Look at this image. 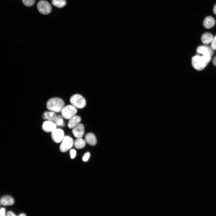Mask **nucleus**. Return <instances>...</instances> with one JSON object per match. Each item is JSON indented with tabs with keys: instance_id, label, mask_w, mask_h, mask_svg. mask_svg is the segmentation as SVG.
Returning <instances> with one entry per match:
<instances>
[{
	"instance_id": "obj_3",
	"label": "nucleus",
	"mask_w": 216,
	"mask_h": 216,
	"mask_svg": "<svg viewBox=\"0 0 216 216\" xmlns=\"http://www.w3.org/2000/svg\"><path fill=\"white\" fill-rule=\"evenodd\" d=\"M71 104L76 108L82 109L85 107L86 103L85 98L78 94L72 95L70 99Z\"/></svg>"
},
{
	"instance_id": "obj_27",
	"label": "nucleus",
	"mask_w": 216,
	"mask_h": 216,
	"mask_svg": "<svg viewBox=\"0 0 216 216\" xmlns=\"http://www.w3.org/2000/svg\"><path fill=\"white\" fill-rule=\"evenodd\" d=\"M213 12L216 15V4L215 5L213 8Z\"/></svg>"
},
{
	"instance_id": "obj_19",
	"label": "nucleus",
	"mask_w": 216,
	"mask_h": 216,
	"mask_svg": "<svg viewBox=\"0 0 216 216\" xmlns=\"http://www.w3.org/2000/svg\"><path fill=\"white\" fill-rule=\"evenodd\" d=\"M62 116L58 115L56 116L54 122L56 125L63 126L64 125V122Z\"/></svg>"
},
{
	"instance_id": "obj_10",
	"label": "nucleus",
	"mask_w": 216,
	"mask_h": 216,
	"mask_svg": "<svg viewBox=\"0 0 216 216\" xmlns=\"http://www.w3.org/2000/svg\"><path fill=\"white\" fill-rule=\"evenodd\" d=\"M56 125L53 122L49 120L45 121L42 125V129L47 132H52L56 128Z\"/></svg>"
},
{
	"instance_id": "obj_8",
	"label": "nucleus",
	"mask_w": 216,
	"mask_h": 216,
	"mask_svg": "<svg viewBox=\"0 0 216 216\" xmlns=\"http://www.w3.org/2000/svg\"><path fill=\"white\" fill-rule=\"evenodd\" d=\"M213 50L211 47L209 46H201L197 48V52L198 54L212 57L213 53Z\"/></svg>"
},
{
	"instance_id": "obj_12",
	"label": "nucleus",
	"mask_w": 216,
	"mask_h": 216,
	"mask_svg": "<svg viewBox=\"0 0 216 216\" xmlns=\"http://www.w3.org/2000/svg\"><path fill=\"white\" fill-rule=\"evenodd\" d=\"M215 23V21L213 18L211 16L206 17L203 22V25L206 28H210L213 27Z\"/></svg>"
},
{
	"instance_id": "obj_28",
	"label": "nucleus",
	"mask_w": 216,
	"mask_h": 216,
	"mask_svg": "<svg viewBox=\"0 0 216 216\" xmlns=\"http://www.w3.org/2000/svg\"><path fill=\"white\" fill-rule=\"evenodd\" d=\"M19 216H26V215L25 214L22 213V214H20V215H19Z\"/></svg>"
},
{
	"instance_id": "obj_21",
	"label": "nucleus",
	"mask_w": 216,
	"mask_h": 216,
	"mask_svg": "<svg viewBox=\"0 0 216 216\" xmlns=\"http://www.w3.org/2000/svg\"><path fill=\"white\" fill-rule=\"evenodd\" d=\"M211 47L213 50H216V35L213 38L211 42Z\"/></svg>"
},
{
	"instance_id": "obj_14",
	"label": "nucleus",
	"mask_w": 216,
	"mask_h": 216,
	"mask_svg": "<svg viewBox=\"0 0 216 216\" xmlns=\"http://www.w3.org/2000/svg\"><path fill=\"white\" fill-rule=\"evenodd\" d=\"M85 141L91 146H94L97 143V139L94 135L92 133H89L85 136Z\"/></svg>"
},
{
	"instance_id": "obj_4",
	"label": "nucleus",
	"mask_w": 216,
	"mask_h": 216,
	"mask_svg": "<svg viewBox=\"0 0 216 216\" xmlns=\"http://www.w3.org/2000/svg\"><path fill=\"white\" fill-rule=\"evenodd\" d=\"M61 112L63 118L66 119H70L76 115L77 110L76 108L72 105H69L64 106Z\"/></svg>"
},
{
	"instance_id": "obj_2",
	"label": "nucleus",
	"mask_w": 216,
	"mask_h": 216,
	"mask_svg": "<svg viewBox=\"0 0 216 216\" xmlns=\"http://www.w3.org/2000/svg\"><path fill=\"white\" fill-rule=\"evenodd\" d=\"M64 106V103L61 98H54L50 99L46 104V107L49 110L54 112H61Z\"/></svg>"
},
{
	"instance_id": "obj_1",
	"label": "nucleus",
	"mask_w": 216,
	"mask_h": 216,
	"mask_svg": "<svg viewBox=\"0 0 216 216\" xmlns=\"http://www.w3.org/2000/svg\"><path fill=\"white\" fill-rule=\"evenodd\" d=\"M211 57L196 55L192 59L193 67L196 70H203L210 62Z\"/></svg>"
},
{
	"instance_id": "obj_20",
	"label": "nucleus",
	"mask_w": 216,
	"mask_h": 216,
	"mask_svg": "<svg viewBox=\"0 0 216 216\" xmlns=\"http://www.w3.org/2000/svg\"><path fill=\"white\" fill-rule=\"evenodd\" d=\"M23 4L27 6H32L34 4L35 0H22Z\"/></svg>"
},
{
	"instance_id": "obj_25",
	"label": "nucleus",
	"mask_w": 216,
	"mask_h": 216,
	"mask_svg": "<svg viewBox=\"0 0 216 216\" xmlns=\"http://www.w3.org/2000/svg\"><path fill=\"white\" fill-rule=\"evenodd\" d=\"M7 215L8 216H15V215L12 212L9 211L8 212Z\"/></svg>"
},
{
	"instance_id": "obj_6",
	"label": "nucleus",
	"mask_w": 216,
	"mask_h": 216,
	"mask_svg": "<svg viewBox=\"0 0 216 216\" xmlns=\"http://www.w3.org/2000/svg\"><path fill=\"white\" fill-rule=\"evenodd\" d=\"M37 8L39 11L43 14H47L51 11L52 8L50 4L47 1L41 0L37 4Z\"/></svg>"
},
{
	"instance_id": "obj_22",
	"label": "nucleus",
	"mask_w": 216,
	"mask_h": 216,
	"mask_svg": "<svg viewBox=\"0 0 216 216\" xmlns=\"http://www.w3.org/2000/svg\"><path fill=\"white\" fill-rule=\"evenodd\" d=\"M90 156V154L89 153L87 152L83 156L82 158V160L84 161H87Z\"/></svg>"
},
{
	"instance_id": "obj_5",
	"label": "nucleus",
	"mask_w": 216,
	"mask_h": 216,
	"mask_svg": "<svg viewBox=\"0 0 216 216\" xmlns=\"http://www.w3.org/2000/svg\"><path fill=\"white\" fill-rule=\"evenodd\" d=\"M73 143V140L71 137L68 136H64L60 146V151L63 152L67 151L72 147Z\"/></svg>"
},
{
	"instance_id": "obj_11",
	"label": "nucleus",
	"mask_w": 216,
	"mask_h": 216,
	"mask_svg": "<svg viewBox=\"0 0 216 216\" xmlns=\"http://www.w3.org/2000/svg\"><path fill=\"white\" fill-rule=\"evenodd\" d=\"M69 119L68 127L70 129H73L81 121V118L80 116L75 115Z\"/></svg>"
},
{
	"instance_id": "obj_23",
	"label": "nucleus",
	"mask_w": 216,
	"mask_h": 216,
	"mask_svg": "<svg viewBox=\"0 0 216 216\" xmlns=\"http://www.w3.org/2000/svg\"><path fill=\"white\" fill-rule=\"evenodd\" d=\"M70 153L71 158L73 159L75 157L76 154V152L74 149H72L70 150Z\"/></svg>"
},
{
	"instance_id": "obj_16",
	"label": "nucleus",
	"mask_w": 216,
	"mask_h": 216,
	"mask_svg": "<svg viewBox=\"0 0 216 216\" xmlns=\"http://www.w3.org/2000/svg\"><path fill=\"white\" fill-rule=\"evenodd\" d=\"M55 112L51 111H46L44 113L42 118L45 119H47L49 121L54 122L56 117Z\"/></svg>"
},
{
	"instance_id": "obj_26",
	"label": "nucleus",
	"mask_w": 216,
	"mask_h": 216,
	"mask_svg": "<svg viewBox=\"0 0 216 216\" xmlns=\"http://www.w3.org/2000/svg\"><path fill=\"white\" fill-rule=\"evenodd\" d=\"M213 63L214 65L216 66V56H215L213 60Z\"/></svg>"
},
{
	"instance_id": "obj_18",
	"label": "nucleus",
	"mask_w": 216,
	"mask_h": 216,
	"mask_svg": "<svg viewBox=\"0 0 216 216\" xmlns=\"http://www.w3.org/2000/svg\"><path fill=\"white\" fill-rule=\"evenodd\" d=\"M52 3L57 7L61 8L65 5L66 2L65 0H52Z\"/></svg>"
},
{
	"instance_id": "obj_13",
	"label": "nucleus",
	"mask_w": 216,
	"mask_h": 216,
	"mask_svg": "<svg viewBox=\"0 0 216 216\" xmlns=\"http://www.w3.org/2000/svg\"><path fill=\"white\" fill-rule=\"evenodd\" d=\"M1 203L3 206H10L14 203L13 198L9 196H4L2 197L0 200Z\"/></svg>"
},
{
	"instance_id": "obj_17",
	"label": "nucleus",
	"mask_w": 216,
	"mask_h": 216,
	"mask_svg": "<svg viewBox=\"0 0 216 216\" xmlns=\"http://www.w3.org/2000/svg\"><path fill=\"white\" fill-rule=\"evenodd\" d=\"M74 146L77 149L83 148L86 144V141L81 138H77L74 142Z\"/></svg>"
},
{
	"instance_id": "obj_15",
	"label": "nucleus",
	"mask_w": 216,
	"mask_h": 216,
	"mask_svg": "<svg viewBox=\"0 0 216 216\" xmlns=\"http://www.w3.org/2000/svg\"><path fill=\"white\" fill-rule=\"evenodd\" d=\"M213 36L212 35L209 33H205L203 34L201 38L202 42L205 44H208L211 43Z\"/></svg>"
},
{
	"instance_id": "obj_24",
	"label": "nucleus",
	"mask_w": 216,
	"mask_h": 216,
	"mask_svg": "<svg viewBox=\"0 0 216 216\" xmlns=\"http://www.w3.org/2000/svg\"><path fill=\"white\" fill-rule=\"evenodd\" d=\"M0 215L1 216H4L5 215V209L2 208L0 209Z\"/></svg>"
},
{
	"instance_id": "obj_7",
	"label": "nucleus",
	"mask_w": 216,
	"mask_h": 216,
	"mask_svg": "<svg viewBox=\"0 0 216 216\" xmlns=\"http://www.w3.org/2000/svg\"><path fill=\"white\" fill-rule=\"evenodd\" d=\"M51 136L52 140L56 143L62 141L64 136V131L60 128H56L53 131Z\"/></svg>"
},
{
	"instance_id": "obj_9",
	"label": "nucleus",
	"mask_w": 216,
	"mask_h": 216,
	"mask_svg": "<svg viewBox=\"0 0 216 216\" xmlns=\"http://www.w3.org/2000/svg\"><path fill=\"white\" fill-rule=\"evenodd\" d=\"M72 132L74 135L76 137L81 138L84 133V128L83 125L82 124H79L73 128Z\"/></svg>"
}]
</instances>
